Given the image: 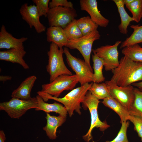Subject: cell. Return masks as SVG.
<instances>
[{
  "mask_svg": "<svg viewBox=\"0 0 142 142\" xmlns=\"http://www.w3.org/2000/svg\"><path fill=\"white\" fill-rule=\"evenodd\" d=\"M63 49L68 65L75 73L81 85L93 82L94 73L92 69L84 60L72 55L68 48L64 47Z\"/></svg>",
  "mask_w": 142,
  "mask_h": 142,
  "instance_id": "8",
  "label": "cell"
},
{
  "mask_svg": "<svg viewBox=\"0 0 142 142\" xmlns=\"http://www.w3.org/2000/svg\"><path fill=\"white\" fill-rule=\"evenodd\" d=\"M32 1L36 6L40 17L43 16L47 17L50 9L49 7L50 0H33Z\"/></svg>",
  "mask_w": 142,
  "mask_h": 142,
  "instance_id": "31",
  "label": "cell"
},
{
  "mask_svg": "<svg viewBox=\"0 0 142 142\" xmlns=\"http://www.w3.org/2000/svg\"><path fill=\"white\" fill-rule=\"evenodd\" d=\"M37 79V77L34 75L27 77L13 92L12 97L23 100L31 99L32 98L31 96V91Z\"/></svg>",
  "mask_w": 142,
  "mask_h": 142,
  "instance_id": "16",
  "label": "cell"
},
{
  "mask_svg": "<svg viewBox=\"0 0 142 142\" xmlns=\"http://www.w3.org/2000/svg\"><path fill=\"white\" fill-rule=\"evenodd\" d=\"M63 48H59L55 44L51 43L47 52L48 63L46 70L50 76L49 82L57 77L63 75H72V73L66 66L64 61Z\"/></svg>",
  "mask_w": 142,
  "mask_h": 142,
  "instance_id": "3",
  "label": "cell"
},
{
  "mask_svg": "<svg viewBox=\"0 0 142 142\" xmlns=\"http://www.w3.org/2000/svg\"><path fill=\"white\" fill-rule=\"evenodd\" d=\"M79 82L76 74L60 75L51 82L42 85L41 91L58 98L65 90H72Z\"/></svg>",
  "mask_w": 142,
  "mask_h": 142,
  "instance_id": "6",
  "label": "cell"
},
{
  "mask_svg": "<svg viewBox=\"0 0 142 142\" xmlns=\"http://www.w3.org/2000/svg\"><path fill=\"white\" fill-rule=\"evenodd\" d=\"M89 91L99 100L111 97L105 82L100 83L93 82Z\"/></svg>",
  "mask_w": 142,
  "mask_h": 142,
  "instance_id": "26",
  "label": "cell"
},
{
  "mask_svg": "<svg viewBox=\"0 0 142 142\" xmlns=\"http://www.w3.org/2000/svg\"><path fill=\"white\" fill-rule=\"evenodd\" d=\"M107 87L111 97L120 103L128 111L133 103L135 95L133 86L122 87L106 81Z\"/></svg>",
  "mask_w": 142,
  "mask_h": 142,
  "instance_id": "11",
  "label": "cell"
},
{
  "mask_svg": "<svg viewBox=\"0 0 142 142\" xmlns=\"http://www.w3.org/2000/svg\"><path fill=\"white\" fill-rule=\"evenodd\" d=\"M101 36L97 30L93 31L77 39L68 40L66 47L76 49L81 53L86 63L91 69L90 59L94 42L99 39Z\"/></svg>",
  "mask_w": 142,
  "mask_h": 142,
  "instance_id": "7",
  "label": "cell"
},
{
  "mask_svg": "<svg viewBox=\"0 0 142 142\" xmlns=\"http://www.w3.org/2000/svg\"><path fill=\"white\" fill-rule=\"evenodd\" d=\"M102 103L118 114L120 119L121 123L129 120L130 115L128 111L114 98L111 97L106 98L103 99Z\"/></svg>",
  "mask_w": 142,
  "mask_h": 142,
  "instance_id": "20",
  "label": "cell"
},
{
  "mask_svg": "<svg viewBox=\"0 0 142 142\" xmlns=\"http://www.w3.org/2000/svg\"><path fill=\"white\" fill-rule=\"evenodd\" d=\"M119 62L118 67L111 71L113 75L108 82L125 87L142 81V62H134L124 56Z\"/></svg>",
  "mask_w": 142,
  "mask_h": 142,
  "instance_id": "1",
  "label": "cell"
},
{
  "mask_svg": "<svg viewBox=\"0 0 142 142\" xmlns=\"http://www.w3.org/2000/svg\"><path fill=\"white\" fill-rule=\"evenodd\" d=\"M121 124V127L116 137L111 141H107L105 142H130L128 139L126 135L127 130L129 122L126 121Z\"/></svg>",
  "mask_w": 142,
  "mask_h": 142,
  "instance_id": "30",
  "label": "cell"
},
{
  "mask_svg": "<svg viewBox=\"0 0 142 142\" xmlns=\"http://www.w3.org/2000/svg\"><path fill=\"white\" fill-rule=\"evenodd\" d=\"M116 4L121 19V23L118 26V28L121 33L126 34L128 28L130 23L134 21L132 17L130 16L126 11L123 0H112Z\"/></svg>",
  "mask_w": 142,
  "mask_h": 142,
  "instance_id": "21",
  "label": "cell"
},
{
  "mask_svg": "<svg viewBox=\"0 0 142 142\" xmlns=\"http://www.w3.org/2000/svg\"><path fill=\"white\" fill-rule=\"evenodd\" d=\"M36 97L38 105L37 108L35 109L36 110H42L46 113H49L50 112H55L59 114L60 115L66 117L67 112L64 106L62 104L56 102L52 104L46 103L38 95L36 96Z\"/></svg>",
  "mask_w": 142,
  "mask_h": 142,
  "instance_id": "19",
  "label": "cell"
},
{
  "mask_svg": "<svg viewBox=\"0 0 142 142\" xmlns=\"http://www.w3.org/2000/svg\"><path fill=\"white\" fill-rule=\"evenodd\" d=\"M79 2L81 9L86 11L94 22L100 27H107L109 21L100 13L96 0H80Z\"/></svg>",
  "mask_w": 142,
  "mask_h": 142,
  "instance_id": "13",
  "label": "cell"
},
{
  "mask_svg": "<svg viewBox=\"0 0 142 142\" xmlns=\"http://www.w3.org/2000/svg\"><path fill=\"white\" fill-rule=\"evenodd\" d=\"M131 85L135 86L139 90L142 91V81L137 83H135L132 84Z\"/></svg>",
  "mask_w": 142,
  "mask_h": 142,
  "instance_id": "36",
  "label": "cell"
},
{
  "mask_svg": "<svg viewBox=\"0 0 142 142\" xmlns=\"http://www.w3.org/2000/svg\"><path fill=\"white\" fill-rule=\"evenodd\" d=\"M141 141H142V138H141Z\"/></svg>",
  "mask_w": 142,
  "mask_h": 142,
  "instance_id": "37",
  "label": "cell"
},
{
  "mask_svg": "<svg viewBox=\"0 0 142 142\" xmlns=\"http://www.w3.org/2000/svg\"><path fill=\"white\" fill-rule=\"evenodd\" d=\"M26 53L24 49H12L0 51V60L17 63L25 69L29 68L28 65L23 59Z\"/></svg>",
  "mask_w": 142,
  "mask_h": 142,
  "instance_id": "15",
  "label": "cell"
},
{
  "mask_svg": "<svg viewBox=\"0 0 142 142\" xmlns=\"http://www.w3.org/2000/svg\"><path fill=\"white\" fill-rule=\"evenodd\" d=\"M78 26L83 36L97 30L98 26L88 16L77 19Z\"/></svg>",
  "mask_w": 142,
  "mask_h": 142,
  "instance_id": "25",
  "label": "cell"
},
{
  "mask_svg": "<svg viewBox=\"0 0 142 142\" xmlns=\"http://www.w3.org/2000/svg\"><path fill=\"white\" fill-rule=\"evenodd\" d=\"M125 6L131 13L134 21L139 22L142 18V0H133Z\"/></svg>",
  "mask_w": 142,
  "mask_h": 142,
  "instance_id": "29",
  "label": "cell"
},
{
  "mask_svg": "<svg viewBox=\"0 0 142 142\" xmlns=\"http://www.w3.org/2000/svg\"><path fill=\"white\" fill-rule=\"evenodd\" d=\"M38 105L36 97L28 100L12 98L9 101L0 103V110L5 111L12 118L18 119L28 110L36 109Z\"/></svg>",
  "mask_w": 142,
  "mask_h": 142,
  "instance_id": "5",
  "label": "cell"
},
{
  "mask_svg": "<svg viewBox=\"0 0 142 142\" xmlns=\"http://www.w3.org/2000/svg\"><path fill=\"white\" fill-rule=\"evenodd\" d=\"M124 56L134 62H142V48L138 44L122 48Z\"/></svg>",
  "mask_w": 142,
  "mask_h": 142,
  "instance_id": "24",
  "label": "cell"
},
{
  "mask_svg": "<svg viewBox=\"0 0 142 142\" xmlns=\"http://www.w3.org/2000/svg\"><path fill=\"white\" fill-rule=\"evenodd\" d=\"M6 137L3 130H0V142H5Z\"/></svg>",
  "mask_w": 142,
  "mask_h": 142,
  "instance_id": "35",
  "label": "cell"
},
{
  "mask_svg": "<svg viewBox=\"0 0 142 142\" xmlns=\"http://www.w3.org/2000/svg\"><path fill=\"white\" fill-rule=\"evenodd\" d=\"M28 38L22 37L20 38L14 37L8 32L5 26L2 25L0 31V48L9 49H24L23 43Z\"/></svg>",
  "mask_w": 142,
  "mask_h": 142,
  "instance_id": "14",
  "label": "cell"
},
{
  "mask_svg": "<svg viewBox=\"0 0 142 142\" xmlns=\"http://www.w3.org/2000/svg\"><path fill=\"white\" fill-rule=\"evenodd\" d=\"M49 7L50 8L58 7L73 8L72 3L67 0H52L49 3Z\"/></svg>",
  "mask_w": 142,
  "mask_h": 142,
  "instance_id": "33",
  "label": "cell"
},
{
  "mask_svg": "<svg viewBox=\"0 0 142 142\" xmlns=\"http://www.w3.org/2000/svg\"><path fill=\"white\" fill-rule=\"evenodd\" d=\"M63 29L68 40L77 39L83 36L75 19L68 24Z\"/></svg>",
  "mask_w": 142,
  "mask_h": 142,
  "instance_id": "28",
  "label": "cell"
},
{
  "mask_svg": "<svg viewBox=\"0 0 142 142\" xmlns=\"http://www.w3.org/2000/svg\"><path fill=\"white\" fill-rule=\"evenodd\" d=\"M92 57L94 70L93 82L99 83L104 81L105 79L103 73L104 61L103 59L95 54H92Z\"/></svg>",
  "mask_w": 142,
  "mask_h": 142,
  "instance_id": "23",
  "label": "cell"
},
{
  "mask_svg": "<svg viewBox=\"0 0 142 142\" xmlns=\"http://www.w3.org/2000/svg\"><path fill=\"white\" fill-rule=\"evenodd\" d=\"M93 83H87L81 85L73 89L62 98L54 97L41 91H38L37 93L45 102L48 100L52 99L62 103L71 117L73 114L74 111L79 114H81L80 103L83 102L86 94Z\"/></svg>",
  "mask_w": 142,
  "mask_h": 142,
  "instance_id": "2",
  "label": "cell"
},
{
  "mask_svg": "<svg viewBox=\"0 0 142 142\" xmlns=\"http://www.w3.org/2000/svg\"><path fill=\"white\" fill-rule=\"evenodd\" d=\"M46 35L47 42L55 43L60 48L66 47L68 43V40L61 27H49L47 29Z\"/></svg>",
  "mask_w": 142,
  "mask_h": 142,
  "instance_id": "17",
  "label": "cell"
},
{
  "mask_svg": "<svg viewBox=\"0 0 142 142\" xmlns=\"http://www.w3.org/2000/svg\"><path fill=\"white\" fill-rule=\"evenodd\" d=\"M12 77L8 75H1L0 76V81L4 82L11 80Z\"/></svg>",
  "mask_w": 142,
  "mask_h": 142,
  "instance_id": "34",
  "label": "cell"
},
{
  "mask_svg": "<svg viewBox=\"0 0 142 142\" xmlns=\"http://www.w3.org/2000/svg\"><path fill=\"white\" fill-rule=\"evenodd\" d=\"M22 19L25 21L31 28L34 27L38 33L45 31L46 27L40 21V16L35 5H28L27 3L22 5L19 9Z\"/></svg>",
  "mask_w": 142,
  "mask_h": 142,
  "instance_id": "12",
  "label": "cell"
},
{
  "mask_svg": "<svg viewBox=\"0 0 142 142\" xmlns=\"http://www.w3.org/2000/svg\"><path fill=\"white\" fill-rule=\"evenodd\" d=\"M100 102L88 90L82 103L83 107L88 109L91 116L90 127L87 134L83 136V139L87 142H89L92 138V132L94 128H98L100 131L103 132L110 126L105 121H102L99 118L97 109Z\"/></svg>",
  "mask_w": 142,
  "mask_h": 142,
  "instance_id": "4",
  "label": "cell"
},
{
  "mask_svg": "<svg viewBox=\"0 0 142 142\" xmlns=\"http://www.w3.org/2000/svg\"><path fill=\"white\" fill-rule=\"evenodd\" d=\"M77 16L74 8L58 7L50 8L47 17L49 27L59 26L63 28Z\"/></svg>",
  "mask_w": 142,
  "mask_h": 142,
  "instance_id": "9",
  "label": "cell"
},
{
  "mask_svg": "<svg viewBox=\"0 0 142 142\" xmlns=\"http://www.w3.org/2000/svg\"><path fill=\"white\" fill-rule=\"evenodd\" d=\"M135 99L134 102L128 111L130 115L142 117V91L134 88Z\"/></svg>",
  "mask_w": 142,
  "mask_h": 142,
  "instance_id": "27",
  "label": "cell"
},
{
  "mask_svg": "<svg viewBox=\"0 0 142 142\" xmlns=\"http://www.w3.org/2000/svg\"><path fill=\"white\" fill-rule=\"evenodd\" d=\"M129 120L133 123L134 129L139 136L142 138V117L130 115Z\"/></svg>",
  "mask_w": 142,
  "mask_h": 142,
  "instance_id": "32",
  "label": "cell"
},
{
  "mask_svg": "<svg viewBox=\"0 0 142 142\" xmlns=\"http://www.w3.org/2000/svg\"><path fill=\"white\" fill-rule=\"evenodd\" d=\"M130 27L133 29L131 35L121 43L120 48L140 43L142 44V25H132Z\"/></svg>",
  "mask_w": 142,
  "mask_h": 142,
  "instance_id": "22",
  "label": "cell"
},
{
  "mask_svg": "<svg viewBox=\"0 0 142 142\" xmlns=\"http://www.w3.org/2000/svg\"><path fill=\"white\" fill-rule=\"evenodd\" d=\"M47 120L46 125L43 128L47 135L52 140L57 138L56 131L58 127L61 126L66 120V118L59 115L58 116H51L46 113L45 117Z\"/></svg>",
  "mask_w": 142,
  "mask_h": 142,
  "instance_id": "18",
  "label": "cell"
},
{
  "mask_svg": "<svg viewBox=\"0 0 142 142\" xmlns=\"http://www.w3.org/2000/svg\"><path fill=\"white\" fill-rule=\"evenodd\" d=\"M121 43V41L118 40L113 45L103 46L92 50L94 54L103 59L104 69L106 71H111L119 65L118 48Z\"/></svg>",
  "mask_w": 142,
  "mask_h": 142,
  "instance_id": "10",
  "label": "cell"
}]
</instances>
